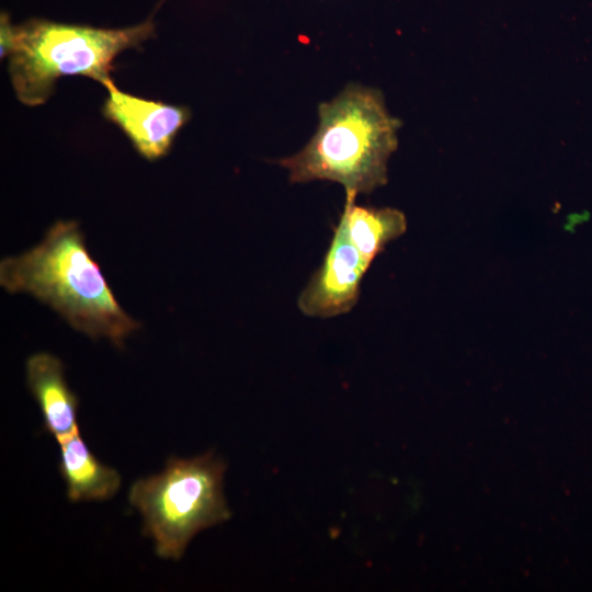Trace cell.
<instances>
[{
    "mask_svg": "<svg viewBox=\"0 0 592 592\" xmlns=\"http://www.w3.org/2000/svg\"><path fill=\"white\" fill-rule=\"evenodd\" d=\"M0 285L10 294H31L75 330L117 348L140 328L119 305L76 220L56 221L38 244L2 259Z\"/></svg>",
    "mask_w": 592,
    "mask_h": 592,
    "instance_id": "1",
    "label": "cell"
},
{
    "mask_svg": "<svg viewBox=\"0 0 592 592\" xmlns=\"http://www.w3.org/2000/svg\"><path fill=\"white\" fill-rule=\"evenodd\" d=\"M318 116L317 130L306 146L278 160L289 181H331L354 196L385 185L401 122L389 114L382 92L350 83L319 104Z\"/></svg>",
    "mask_w": 592,
    "mask_h": 592,
    "instance_id": "2",
    "label": "cell"
},
{
    "mask_svg": "<svg viewBox=\"0 0 592 592\" xmlns=\"http://www.w3.org/2000/svg\"><path fill=\"white\" fill-rule=\"evenodd\" d=\"M147 20L123 29L65 24L42 19L15 26L9 75L18 100L29 106L45 103L56 81L84 76L104 84L118 54L153 36Z\"/></svg>",
    "mask_w": 592,
    "mask_h": 592,
    "instance_id": "3",
    "label": "cell"
},
{
    "mask_svg": "<svg viewBox=\"0 0 592 592\" xmlns=\"http://www.w3.org/2000/svg\"><path fill=\"white\" fill-rule=\"evenodd\" d=\"M226 465L212 453L170 457L166 468L133 483L129 503L144 520V534L161 558L180 559L201 531L230 517L224 497Z\"/></svg>",
    "mask_w": 592,
    "mask_h": 592,
    "instance_id": "4",
    "label": "cell"
},
{
    "mask_svg": "<svg viewBox=\"0 0 592 592\" xmlns=\"http://www.w3.org/2000/svg\"><path fill=\"white\" fill-rule=\"evenodd\" d=\"M371 263L358 252L339 220L322 264L299 294L297 306L308 317L331 318L356 305Z\"/></svg>",
    "mask_w": 592,
    "mask_h": 592,
    "instance_id": "5",
    "label": "cell"
},
{
    "mask_svg": "<svg viewBox=\"0 0 592 592\" xmlns=\"http://www.w3.org/2000/svg\"><path fill=\"white\" fill-rule=\"evenodd\" d=\"M103 86L107 90L102 109L104 117L127 136L143 158L153 161L166 156L189 122L190 110L123 92L112 79Z\"/></svg>",
    "mask_w": 592,
    "mask_h": 592,
    "instance_id": "6",
    "label": "cell"
},
{
    "mask_svg": "<svg viewBox=\"0 0 592 592\" xmlns=\"http://www.w3.org/2000/svg\"><path fill=\"white\" fill-rule=\"evenodd\" d=\"M26 383L43 415L45 429L56 440L78 429L77 396L70 390L64 375V365L47 352L32 354L25 364Z\"/></svg>",
    "mask_w": 592,
    "mask_h": 592,
    "instance_id": "7",
    "label": "cell"
},
{
    "mask_svg": "<svg viewBox=\"0 0 592 592\" xmlns=\"http://www.w3.org/2000/svg\"><path fill=\"white\" fill-rule=\"evenodd\" d=\"M60 447L58 470L70 501H104L121 486L119 474L102 464L82 440L79 429L57 440Z\"/></svg>",
    "mask_w": 592,
    "mask_h": 592,
    "instance_id": "8",
    "label": "cell"
},
{
    "mask_svg": "<svg viewBox=\"0 0 592 592\" xmlns=\"http://www.w3.org/2000/svg\"><path fill=\"white\" fill-rule=\"evenodd\" d=\"M355 198L354 195H345L340 220L358 252L372 264L387 243L407 230V219L399 209L362 206L355 203Z\"/></svg>",
    "mask_w": 592,
    "mask_h": 592,
    "instance_id": "9",
    "label": "cell"
},
{
    "mask_svg": "<svg viewBox=\"0 0 592 592\" xmlns=\"http://www.w3.org/2000/svg\"><path fill=\"white\" fill-rule=\"evenodd\" d=\"M1 36H0V52L1 58L9 57L13 50L15 39V26L11 24L7 13L1 14L0 23Z\"/></svg>",
    "mask_w": 592,
    "mask_h": 592,
    "instance_id": "10",
    "label": "cell"
}]
</instances>
